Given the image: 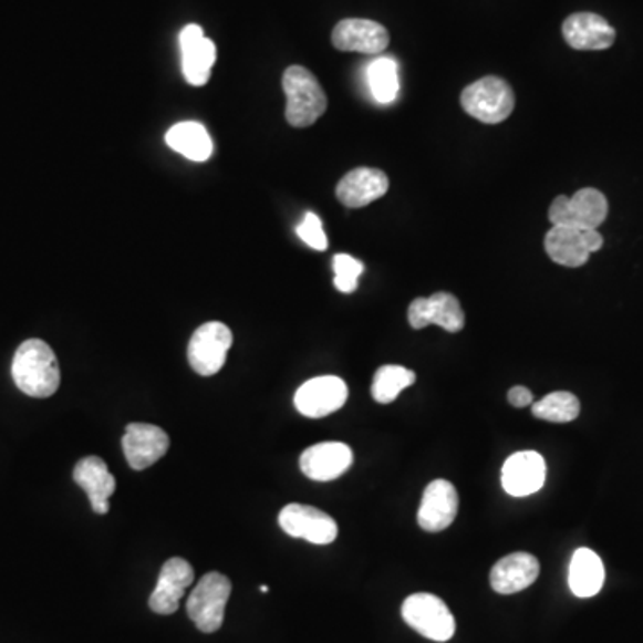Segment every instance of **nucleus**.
<instances>
[{
    "label": "nucleus",
    "mask_w": 643,
    "mask_h": 643,
    "mask_svg": "<svg viewBox=\"0 0 643 643\" xmlns=\"http://www.w3.org/2000/svg\"><path fill=\"white\" fill-rule=\"evenodd\" d=\"M407 320L413 329H424L429 324L440 325L449 333H459L465 328V313L453 293L438 292L429 299L418 297L409 304Z\"/></svg>",
    "instance_id": "12"
},
{
    "label": "nucleus",
    "mask_w": 643,
    "mask_h": 643,
    "mask_svg": "<svg viewBox=\"0 0 643 643\" xmlns=\"http://www.w3.org/2000/svg\"><path fill=\"white\" fill-rule=\"evenodd\" d=\"M74 481L89 494L90 505L95 514L106 515L110 511V497L115 494L116 479L104 459L89 456L77 461Z\"/></svg>",
    "instance_id": "22"
},
{
    "label": "nucleus",
    "mask_w": 643,
    "mask_h": 643,
    "mask_svg": "<svg viewBox=\"0 0 643 643\" xmlns=\"http://www.w3.org/2000/svg\"><path fill=\"white\" fill-rule=\"evenodd\" d=\"M604 564L598 552L581 547L572 556L569 569L570 590L575 598L588 599L598 595L604 584Z\"/></svg>",
    "instance_id": "23"
},
{
    "label": "nucleus",
    "mask_w": 643,
    "mask_h": 643,
    "mask_svg": "<svg viewBox=\"0 0 643 643\" xmlns=\"http://www.w3.org/2000/svg\"><path fill=\"white\" fill-rule=\"evenodd\" d=\"M531 412L540 421L564 424V422H572L579 417L581 404H579V398L570 392H552L542 401L532 403Z\"/></svg>",
    "instance_id": "27"
},
{
    "label": "nucleus",
    "mask_w": 643,
    "mask_h": 643,
    "mask_svg": "<svg viewBox=\"0 0 643 643\" xmlns=\"http://www.w3.org/2000/svg\"><path fill=\"white\" fill-rule=\"evenodd\" d=\"M403 619L412 630L433 642H447L456 631L449 608L433 593H413L404 601Z\"/></svg>",
    "instance_id": "5"
},
{
    "label": "nucleus",
    "mask_w": 643,
    "mask_h": 643,
    "mask_svg": "<svg viewBox=\"0 0 643 643\" xmlns=\"http://www.w3.org/2000/svg\"><path fill=\"white\" fill-rule=\"evenodd\" d=\"M183 52V72L191 86H204L208 83L211 69L217 61V46L204 37L203 28L199 25H186L179 37Z\"/></svg>",
    "instance_id": "18"
},
{
    "label": "nucleus",
    "mask_w": 643,
    "mask_h": 643,
    "mask_svg": "<svg viewBox=\"0 0 643 643\" xmlns=\"http://www.w3.org/2000/svg\"><path fill=\"white\" fill-rule=\"evenodd\" d=\"M547 479L546 459L535 450L515 453L506 459L500 481L511 497H528L542 490Z\"/></svg>",
    "instance_id": "13"
},
{
    "label": "nucleus",
    "mask_w": 643,
    "mask_h": 643,
    "mask_svg": "<svg viewBox=\"0 0 643 643\" xmlns=\"http://www.w3.org/2000/svg\"><path fill=\"white\" fill-rule=\"evenodd\" d=\"M11 375L17 388L29 397H51L60 388V363L54 351L43 340H25L17 349Z\"/></svg>",
    "instance_id": "1"
},
{
    "label": "nucleus",
    "mask_w": 643,
    "mask_h": 643,
    "mask_svg": "<svg viewBox=\"0 0 643 643\" xmlns=\"http://www.w3.org/2000/svg\"><path fill=\"white\" fill-rule=\"evenodd\" d=\"M352 450L342 442H322L301 454L302 474L313 481L328 483L348 473L352 465Z\"/></svg>",
    "instance_id": "16"
},
{
    "label": "nucleus",
    "mask_w": 643,
    "mask_h": 643,
    "mask_svg": "<svg viewBox=\"0 0 643 643\" xmlns=\"http://www.w3.org/2000/svg\"><path fill=\"white\" fill-rule=\"evenodd\" d=\"M508 401L511 406L526 407L532 404L535 397H532L531 390L526 388V386H514L508 392Z\"/></svg>",
    "instance_id": "30"
},
{
    "label": "nucleus",
    "mask_w": 643,
    "mask_h": 643,
    "mask_svg": "<svg viewBox=\"0 0 643 643\" xmlns=\"http://www.w3.org/2000/svg\"><path fill=\"white\" fill-rule=\"evenodd\" d=\"M369 86L380 104H390L398 95V66L392 58H377L369 65Z\"/></svg>",
    "instance_id": "26"
},
{
    "label": "nucleus",
    "mask_w": 643,
    "mask_h": 643,
    "mask_svg": "<svg viewBox=\"0 0 643 643\" xmlns=\"http://www.w3.org/2000/svg\"><path fill=\"white\" fill-rule=\"evenodd\" d=\"M282 90L287 95V121L293 127H310L328 110V95L315 75L304 66L284 70Z\"/></svg>",
    "instance_id": "2"
},
{
    "label": "nucleus",
    "mask_w": 643,
    "mask_h": 643,
    "mask_svg": "<svg viewBox=\"0 0 643 643\" xmlns=\"http://www.w3.org/2000/svg\"><path fill=\"white\" fill-rule=\"evenodd\" d=\"M388 43V31L374 20H342L333 29V45L339 51L362 52V54L374 56V54L386 51Z\"/></svg>",
    "instance_id": "17"
},
{
    "label": "nucleus",
    "mask_w": 643,
    "mask_h": 643,
    "mask_svg": "<svg viewBox=\"0 0 643 643\" xmlns=\"http://www.w3.org/2000/svg\"><path fill=\"white\" fill-rule=\"evenodd\" d=\"M608 217V200L595 188H583L572 197H556L549 208L552 226L574 227V229H598Z\"/></svg>",
    "instance_id": "6"
},
{
    "label": "nucleus",
    "mask_w": 643,
    "mask_h": 643,
    "mask_svg": "<svg viewBox=\"0 0 643 643\" xmlns=\"http://www.w3.org/2000/svg\"><path fill=\"white\" fill-rule=\"evenodd\" d=\"M540 574V563L528 552H514L500 558L490 572V584L497 593L511 595L531 587Z\"/></svg>",
    "instance_id": "21"
},
{
    "label": "nucleus",
    "mask_w": 643,
    "mask_h": 643,
    "mask_svg": "<svg viewBox=\"0 0 643 643\" xmlns=\"http://www.w3.org/2000/svg\"><path fill=\"white\" fill-rule=\"evenodd\" d=\"M194 569L183 558H170L163 564L158 584L148 599V606L158 615H172L179 610L186 588L194 583Z\"/></svg>",
    "instance_id": "15"
},
{
    "label": "nucleus",
    "mask_w": 643,
    "mask_h": 643,
    "mask_svg": "<svg viewBox=\"0 0 643 643\" xmlns=\"http://www.w3.org/2000/svg\"><path fill=\"white\" fill-rule=\"evenodd\" d=\"M564 42L575 51H604L615 43V29L595 13H574L563 22Z\"/></svg>",
    "instance_id": "19"
},
{
    "label": "nucleus",
    "mask_w": 643,
    "mask_h": 643,
    "mask_svg": "<svg viewBox=\"0 0 643 643\" xmlns=\"http://www.w3.org/2000/svg\"><path fill=\"white\" fill-rule=\"evenodd\" d=\"M279 526L293 538L315 546H329L339 537V526L331 515L304 505H288L279 514Z\"/></svg>",
    "instance_id": "9"
},
{
    "label": "nucleus",
    "mask_w": 643,
    "mask_h": 643,
    "mask_svg": "<svg viewBox=\"0 0 643 643\" xmlns=\"http://www.w3.org/2000/svg\"><path fill=\"white\" fill-rule=\"evenodd\" d=\"M546 250L554 263L569 269L583 267L590 260L592 252H598L604 246V238L598 229H574V227L552 226L546 235Z\"/></svg>",
    "instance_id": "7"
},
{
    "label": "nucleus",
    "mask_w": 643,
    "mask_h": 643,
    "mask_svg": "<svg viewBox=\"0 0 643 643\" xmlns=\"http://www.w3.org/2000/svg\"><path fill=\"white\" fill-rule=\"evenodd\" d=\"M461 106L483 124H500L514 113L515 93L505 80L488 75L463 90Z\"/></svg>",
    "instance_id": "3"
},
{
    "label": "nucleus",
    "mask_w": 643,
    "mask_h": 643,
    "mask_svg": "<svg viewBox=\"0 0 643 643\" xmlns=\"http://www.w3.org/2000/svg\"><path fill=\"white\" fill-rule=\"evenodd\" d=\"M167 145L191 162H206L214 154V142L199 122H182L170 127Z\"/></svg>",
    "instance_id": "24"
},
{
    "label": "nucleus",
    "mask_w": 643,
    "mask_h": 643,
    "mask_svg": "<svg viewBox=\"0 0 643 643\" xmlns=\"http://www.w3.org/2000/svg\"><path fill=\"white\" fill-rule=\"evenodd\" d=\"M334 287L342 293H352L363 273V263L349 255H336L333 260Z\"/></svg>",
    "instance_id": "28"
},
{
    "label": "nucleus",
    "mask_w": 643,
    "mask_h": 643,
    "mask_svg": "<svg viewBox=\"0 0 643 643\" xmlns=\"http://www.w3.org/2000/svg\"><path fill=\"white\" fill-rule=\"evenodd\" d=\"M232 345L231 329L222 322L200 325L188 345V362L199 375L208 377L220 372L226 363L227 352Z\"/></svg>",
    "instance_id": "8"
},
{
    "label": "nucleus",
    "mask_w": 643,
    "mask_h": 643,
    "mask_svg": "<svg viewBox=\"0 0 643 643\" xmlns=\"http://www.w3.org/2000/svg\"><path fill=\"white\" fill-rule=\"evenodd\" d=\"M122 449L133 470H145L167 454L170 438L162 427L136 422L125 427Z\"/></svg>",
    "instance_id": "11"
},
{
    "label": "nucleus",
    "mask_w": 643,
    "mask_h": 643,
    "mask_svg": "<svg viewBox=\"0 0 643 643\" xmlns=\"http://www.w3.org/2000/svg\"><path fill=\"white\" fill-rule=\"evenodd\" d=\"M458 491L453 483L436 479L429 483L418 508V526L427 532H440L449 528L458 515Z\"/></svg>",
    "instance_id": "14"
},
{
    "label": "nucleus",
    "mask_w": 643,
    "mask_h": 643,
    "mask_svg": "<svg viewBox=\"0 0 643 643\" xmlns=\"http://www.w3.org/2000/svg\"><path fill=\"white\" fill-rule=\"evenodd\" d=\"M297 235L311 249H328L329 241L328 237H325L324 226H322V220L315 214H305L301 226L297 227Z\"/></svg>",
    "instance_id": "29"
},
{
    "label": "nucleus",
    "mask_w": 643,
    "mask_h": 643,
    "mask_svg": "<svg viewBox=\"0 0 643 643\" xmlns=\"http://www.w3.org/2000/svg\"><path fill=\"white\" fill-rule=\"evenodd\" d=\"M260 592H261V593H267V592H269V587H267V584H261V587H260Z\"/></svg>",
    "instance_id": "31"
},
{
    "label": "nucleus",
    "mask_w": 643,
    "mask_h": 643,
    "mask_svg": "<svg viewBox=\"0 0 643 643\" xmlns=\"http://www.w3.org/2000/svg\"><path fill=\"white\" fill-rule=\"evenodd\" d=\"M229 595L231 581L220 572H208L200 579L186 602V611L197 630L203 633H217L222 628Z\"/></svg>",
    "instance_id": "4"
},
{
    "label": "nucleus",
    "mask_w": 643,
    "mask_h": 643,
    "mask_svg": "<svg viewBox=\"0 0 643 643\" xmlns=\"http://www.w3.org/2000/svg\"><path fill=\"white\" fill-rule=\"evenodd\" d=\"M417 381L415 372L404 366L384 365L375 372L372 381V397L375 403L390 404L401 395V392L409 388Z\"/></svg>",
    "instance_id": "25"
},
{
    "label": "nucleus",
    "mask_w": 643,
    "mask_h": 643,
    "mask_svg": "<svg viewBox=\"0 0 643 643\" xmlns=\"http://www.w3.org/2000/svg\"><path fill=\"white\" fill-rule=\"evenodd\" d=\"M349 390L345 381L336 375H320L315 380L305 381L301 388L297 390V412L308 418L328 417L331 413L339 412L340 407L348 403Z\"/></svg>",
    "instance_id": "10"
},
{
    "label": "nucleus",
    "mask_w": 643,
    "mask_h": 643,
    "mask_svg": "<svg viewBox=\"0 0 643 643\" xmlns=\"http://www.w3.org/2000/svg\"><path fill=\"white\" fill-rule=\"evenodd\" d=\"M388 188V176L380 168H354L336 186V197L348 208H365L386 195Z\"/></svg>",
    "instance_id": "20"
}]
</instances>
